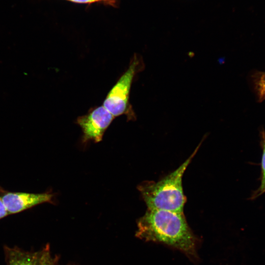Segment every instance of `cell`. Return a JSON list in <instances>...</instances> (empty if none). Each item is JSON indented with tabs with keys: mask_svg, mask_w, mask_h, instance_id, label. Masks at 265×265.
I'll return each instance as SVG.
<instances>
[{
	"mask_svg": "<svg viewBox=\"0 0 265 265\" xmlns=\"http://www.w3.org/2000/svg\"><path fill=\"white\" fill-rule=\"evenodd\" d=\"M73 2L79 3L91 4L95 2H100L107 5L114 6L116 3V0H67Z\"/></svg>",
	"mask_w": 265,
	"mask_h": 265,
	"instance_id": "cell-9",
	"label": "cell"
},
{
	"mask_svg": "<svg viewBox=\"0 0 265 265\" xmlns=\"http://www.w3.org/2000/svg\"><path fill=\"white\" fill-rule=\"evenodd\" d=\"M257 88L260 98L264 99L265 97V73L259 78Z\"/></svg>",
	"mask_w": 265,
	"mask_h": 265,
	"instance_id": "cell-10",
	"label": "cell"
},
{
	"mask_svg": "<svg viewBox=\"0 0 265 265\" xmlns=\"http://www.w3.org/2000/svg\"><path fill=\"white\" fill-rule=\"evenodd\" d=\"M53 194L11 192L0 186V198L9 214H15L44 203H53Z\"/></svg>",
	"mask_w": 265,
	"mask_h": 265,
	"instance_id": "cell-5",
	"label": "cell"
},
{
	"mask_svg": "<svg viewBox=\"0 0 265 265\" xmlns=\"http://www.w3.org/2000/svg\"><path fill=\"white\" fill-rule=\"evenodd\" d=\"M263 154L261 160V184L258 189L253 194L252 198H255L265 192V135L263 133L261 139Z\"/></svg>",
	"mask_w": 265,
	"mask_h": 265,
	"instance_id": "cell-7",
	"label": "cell"
},
{
	"mask_svg": "<svg viewBox=\"0 0 265 265\" xmlns=\"http://www.w3.org/2000/svg\"><path fill=\"white\" fill-rule=\"evenodd\" d=\"M135 235L146 241L168 245L188 256L196 255V238L183 212L148 209L138 220Z\"/></svg>",
	"mask_w": 265,
	"mask_h": 265,
	"instance_id": "cell-1",
	"label": "cell"
},
{
	"mask_svg": "<svg viewBox=\"0 0 265 265\" xmlns=\"http://www.w3.org/2000/svg\"><path fill=\"white\" fill-rule=\"evenodd\" d=\"M140 57L135 54L126 71L111 88L103 106L115 117L126 115L132 120L135 115L130 103V94L136 74L141 69Z\"/></svg>",
	"mask_w": 265,
	"mask_h": 265,
	"instance_id": "cell-3",
	"label": "cell"
},
{
	"mask_svg": "<svg viewBox=\"0 0 265 265\" xmlns=\"http://www.w3.org/2000/svg\"><path fill=\"white\" fill-rule=\"evenodd\" d=\"M9 214L2 200L0 198V219Z\"/></svg>",
	"mask_w": 265,
	"mask_h": 265,
	"instance_id": "cell-11",
	"label": "cell"
},
{
	"mask_svg": "<svg viewBox=\"0 0 265 265\" xmlns=\"http://www.w3.org/2000/svg\"><path fill=\"white\" fill-rule=\"evenodd\" d=\"M200 145L181 166L164 178L157 182L145 181L138 186L148 209L183 212L186 197L183 189V176Z\"/></svg>",
	"mask_w": 265,
	"mask_h": 265,
	"instance_id": "cell-2",
	"label": "cell"
},
{
	"mask_svg": "<svg viewBox=\"0 0 265 265\" xmlns=\"http://www.w3.org/2000/svg\"><path fill=\"white\" fill-rule=\"evenodd\" d=\"M40 265H55L48 247L40 253Z\"/></svg>",
	"mask_w": 265,
	"mask_h": 265,
	"instance_id": "cell-8",
	"label": "cell"
},
{
	"mask_svg": "<svg viewBox=\"0 0 265 265\" xmlns=\"http://www.w3.org/2000/svg\"><path fill=\"white\" fill-rule=\"evenodd\" d=\"M114 118L103 106L94 107L87 114L78 117L77 123L82 129L83 142L90 140L95 142L101 141L104 132Z\"/></svg>",
	"mask_w": 265,
	"mask_h": 265,
	"instance_id": "cell-4",
	"label": "cell"
},
{
	"mask_svg": "<svg viewBox=\"0 0 265 265\" xmlns=\"http://www.w3.org/2000/svg\"><path fill=\"white\" fill-rule=\"evenodd\" d=\"M8 265H40V253L27 252L17 248H8Z\"/></svg>",
	"mask_w": 265,
	"mask_h": 265,
	"instance_id": "cell-6",
	"label": "cell"
}]
</instances>
